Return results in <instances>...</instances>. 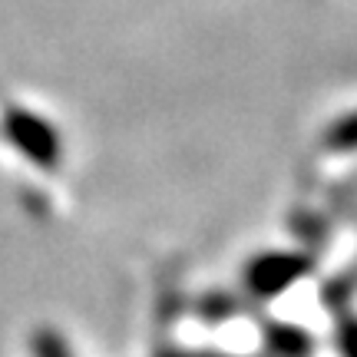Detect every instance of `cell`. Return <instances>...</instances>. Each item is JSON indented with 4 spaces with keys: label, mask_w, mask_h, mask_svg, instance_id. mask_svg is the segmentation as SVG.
Instances as JSON below:
<instances>
[{
    "label": "cell",
    "mask_w": 357,
    "mask_h": 357,
    "mask_svg": "<svg viewBox=\"0 0 357 357\" xmlns=\"http://www.w3.org/2000/svg\"><path fill=\"white\" fill-rule=\"evenodd\" d=\"M3 132H7V139L20 149V153L30 159V162H37L43 169H56L60 162V132L56 126H50L43 116L30 113V109H7L3 116Z\"/></svg>",
    "instance_id": "obj_1"
},
{
    "label": "cell",
    "mask_w": 357,
    "mask_h": 357,
    "mask_svg": "<svg viewBox=\"0 0 357 357\" xmlns=\"http://www.w3.org/2000/svg\"><path fill=\"white\" fill-rule=\"evenodd\" d=\"M307 261L294 255H258L252 265H248V288L261 298H271V294H281L284 288H291L294 281L305 275Z\"/></svg>",
    "instance_id": "obj_2"
},
{
    "label": "cell",
    "mask_w": 357,
    "mask_h": 357,
    "mask_svg": "<svg viewBox=\"0 0 357 357\" xmlns=\"http://www.w3.org/2000/svg\"><path fill=\"white\" fill-rule=\"evenodd\" d=\"M30 351H33V357H77L56 328H37L30 337Z\"/></svg>",
    "instance_id": "obj_3"
},
{
    "label": "cell",
    "mask_w": 357,
    "mask_h": 357,
    "mask_svg": "<svg viewBox=\"0 0 357 357\" xmlns=\"http://www.w3.org/2000/svg\"><path fill=\"white\" fill-rule=\"evenodd\" d=\"M271 347H275L281 357H305L307 354V337L301 334V328L275 324V328H271Z\"/></svg>",
    "instance_id": "obj_4"
},
{
    "label": "cell",
    "mask_w": 357,
    "mask_h": 357,
    "mask_svg": "<svg viewBox=\"0 0 357 357\" xmlns=\"http://www.w3.org/2000/svg\"><path fill=\"white\" fill-rule=\"evenodd\" d=\"M328 146L337 149V153H347V149H357V113L341 116L331 129H328Z\"/></svg>",
    "instance_id": "obj_5"
},
{
    "label": "cell",
    "mask_w": 357,
    "mask_h": 357,
    "mask_svg": "<svg viewBox=\"0 0 357 357\" xmlns=\"http://www.w3.org/2000/svg\"><path fill=\"white\" fill-rule=\"evenodd\" d=\"M337 347H341L344 357H357V318L341 321V328H337Z\"/></svg>",
    "instance_id": "obj_6"
},
{
    "label": "cell",
    "mask_w": 357,
    "mask_h": 357,
    "mask_svg": "<svg viewBox=\"0 0 357 357\" xmlns=\"http://www.w3.org/2000/svg\"><path fill=\"white\" fill-rule=\"evenodd\" d=\"M162 357H225V354H208V351H166Z\"/></svg>",
    "instance_id": "obj_7"
}]
</instances>
